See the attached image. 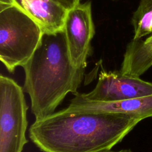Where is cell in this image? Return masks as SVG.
<instances>
[{
    "instance_id": "obj_9",
    "label": "cell",
    "mask_w": 152,
    "mask_h": 152,
    "mask_svg": "<svg viewBox=\"0 0 152 152\" xmlns=\"http://www.w3.org/2000/svg\"><path fill=\"white\" fill-rule=\"evenodd\" d=\"M152 66V46H145L140 40L132 39L126 45L119 72L140 77Z\"/></svg>"
},
{
    "instance_id": "obj_2",
    "label": "cell",
    "mask_w": 152,
    "mask_h": 152,
    "mask_svg": "<svg viewBox=\"0 0 152 152\" xmlns=\"http://www.w3.org/2000/svg\"><path fill=\"white\" fill-rule=\"evenodd\" d=\"M23 86L36 120L53 113L68 93L78 92L86 68L72 63L64 31L43 33L30 59L22 66Z\"/></svg>"
},
{
    "instance_id": "obj_8",
    "label": "cell",
    "mask_w": 152,
    "mask_h": 152,
    "mask_svg": "<svg viewBox=\"0 0 152 152\" xmlns=\"http://www.w3.org/2000/svg\"><path fill=\"white\" fill-rule=\"evenodd\" d=\"M66 110L72 112L121 113L131 115L141 120L152 118V96L115 102H95L86 100L78 92Z\"/></svg>"
},
{
    "instance_id": "obj_11",
    "label": "cell",
    "mask_w": 152,
    "mask_h": 152,
    "mask_svg": "<svg viewBox=\"0 0 152 152\" xmlns=\"http://www.w3.org/2000/svg\"><path fill=\"white\" fill-rule=\"evenodd\" d=\"M68 10H70L80 3L81 0H56Z\"/></svg>"
},
{
    "instance_id": "obj_7",
    "label": "cell",
    "mask_w": 152,
    "mask_h": 152,
    "mask_svg": "<svg viewBox=\"0 0 152 152\" xmlns=\"http://www.w3.org/2000/svg\"><path fill=\"white\" fill-rule=\"evenodd\" d=\"M13 6L31 18L43 33L64 31L69 10L56 0H0V7Z\"/></svg>"
},
{
    "instance_id": "obj_13",
    "label": "cell",
    "mask_w": 152,
    "mask_h": 152,
    "mask_svg": "<svg viewBox=\"0 0 152 152\" xmlns=\"http://www.w3.org/2000/svg\"><path fill=\"white\" fill-rule=\"evenodd\" d=\"M112 1H118V0H112Z\"/></svg>"
},
{
    "instance_id": "obj_6",
    "label": "cell",
    "mask_w": 152,
    "mask_h": 152,
    "mask_svg": "<svg viewBox=\"0 0 152 152\" xmlns=\"http://www.w3.org/2000/svg\"><path fill=\"white\" fill-rule=\"evenodd\" d=\"M94 89L80 93L82 98L95 102H115L152 96V83L140 77L123 74L119 71H106L102 66Z\"/></svg>"
},
{
    "instance_id": "obj_5",
    "label": "cell",
    "mask_w": 152,
    "mask_h": 152,
    "mask_svg": "<svg viewBox=\"0 0 152 152\" xmlns=\"http://www.w3.org/2000/svg\"><path fill=\"white\" fill-rule=\"evenodd\" d=\"M64 31L72 63L76 67L86 68L87 58L91 55V42L95 34L90 1L80 3L68 10Z\"/></svg>"
},
{
    "instance_id": "obj_10",
    "label": "cell",
    "mask_w": 152,
    "mask_h": 152,
    "mask_svg": "<svg viewBox=\"0 0 152 152\" xmlns=\"http://www.w3.org/2000/svg\"><path fill=\"white\" fill-rule=\"evenodd\" d=\"M133 39L140 40L152 34V0H140L131 18Z\"/></svg>"
},
{
    "instance_id": "obj_3",
    "label": "cell",
    "mask_w": 152,
    "mask_h": 152,
    "mask_svg": "<svg viewBox=\"0 0 152 152\" xmlns=\"http://www.w3.org/2000/svg\"><path fill=\"white\" fill-rule=\"evenodd\" d=\"M43 34L41 27L22 11L0 7V60L9 72L30 59Z\"/></svg>"
},
{
    "instance_id": "obj_1",
    "label": "cell",
    "mask_w": 152,
    "mask_h": 152,
    "mask_svg": "<svg viewBox=\"0 0 152 152\" xmlns=\"http://www.w3.org/2000/svg\"><path fill=\"white\" fill-rule=\"evenodd\" d=\"M141 121L125 114L63 109L35 120L29 137L43 152H100L121 142Z\"/></svg>"
},
{
    "instance_id": "obj_4",
    "label": "cell",
    "mask_w": 152,
    "mask_h": 152,
    "mask_svg": "<svg viewBox=\"0 0 152 152\" xmlns=\"http://www.w3.org/2000/svg\"><path fill=\"white\" fill-rule=\"evenodd\" d=\"M24 91L14 79L0 75V152H21L28 142Z\"/></svg>"
},
{
    "instance_id": "obj_12",
    "label": "cell",
    "mask_w": 152,
    "mask_h": 152,
    "mask_svg": "<svg viewBox=\"0 0 152 152\" xmlns=\"http://www.w3.org/2000/svg\"><path fill=\"white\" fill-rule=\"evenodd\" d=\"M100 152H132L131 150L129 149H124V150H121L119 151H112L111 150H104V151H102Z\"/></svg>"
}]
</instances>
